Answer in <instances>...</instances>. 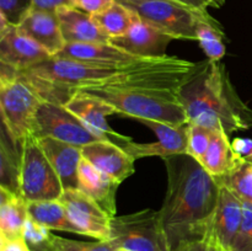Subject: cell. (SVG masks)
Returning a JSON list of instances; mask_svg holds the SVG:
<instances>
[{
    "label": "cell",
    "instance_id": "1",
    "mask_svg": "<svg viewBox=\"0 0 252 251\" xmlns=\"http://www.w3.org/2000/svg\"><path fill=\"white\" fill-rule=\"evenodd\" d=\"M164 161L167 189L159 216L172 251L182 244L212 236L220 184L189 154Z\"/></svg>",
    "mask_w": 252,
    "mask_h": 251
},
{
    "label": "cell",
    "instance_id": "2",
    "mask_svg": "<svg viewBox=\"0 0 252 251\" xmlns=\"http://www.w3.org/2000/svg\"><path fill=\"white\" fill-rule=\"evenodd\" d=\"M176 93L189 123L212 130L223 127L229 135L252 128V110L241 100L220 62L196 63Z\"/></svg>",
    "mask_w": 252,
    "mask_h": 251
},
{
    "label": "cell",
    "instance_id": "3",
    "mask_svg": "<svg viewBox=\"0 0 252 251\" xmlns=\"http://www.w3.org/2000/svg\"><path fill=\"white\" fill-rule=\"evenodd\" d=\"M78 91L106 101L123 117L147 118L174 126L189 123L185 108L177 97V90L85 88Z\"/></svg>",
    "mask_w": 252,
    "mask_h": 251
},
{
    "label": "cell",
    "instance_id": "4",
    "mask_svg": "<svg viewBox=\"0 0 252 251\" xmlns=\"http://www.w3.org/2000/svg\"><path fill=\"white\" fill-rule=\"evenodd\" d=\"M0 111L1 122L16 140L32 134L34 117L42 100L33 89L15 74L9 65L0 63Z\"/></svg>",
    "mask_w": 252,
    "mask_h": 251
},
{
    "label": "cell",
    "instance_id": "5",
    "mask_svg": "<svg viewBox=\"0 0 252 251\" xmlns=\"http://www.w3.org/2000/svg\"><path fill=\"white\" fill-rule=\"evenodd\" d=\"M110 241L127 251H170L159 211L143 209L111 218Z\"/></svg>",
    "mask_w": 252,
    "mask_h": 251
},
{
    "label": "cell",
    "instance_id": "6",
    "mask_svg": "<svg viewBox=\"0 0 252 251\" xmlns=\"http://www.w3.org/2000/svg\"><path fill=\"white\" fill-rule=\"evenodd\" d=\"M64 188L38 139L29 135L22 140L20 193L27 202L59 199Z\"/></svg>",
    "mask_w": 252,
    "mask_h": 251
},
{
    "label": "cell",
    "instance_id": "7",
    "mask_svg": "<svg viewBox=\"0 0 252 251\" xmlns=\"http://www.w3.org/2000/svg\"><path fill=\"white\" fill-rule=\"evenodd\" d=\"M127 6L140 19L174 39L197 41L198 24L202 20L212 19L207 10L193 9L174 0H145L139 4H128Z\"/></svg>",
    "mask_w": 252,
    "mask_h": 251
},
{
    "label": "cell",
    "instance_id": "8",
    "mask_svg": "<svg viewBox=\"0 0 252 251\" xmlns=\"http://www.w3.org/2000/svg\"><path fill=\"white\" fill-rule=\"evenodd\" d=\"M32 135L36 138L51 137L80 148L108 139L94 132L64 105L48 101H42L37 110Z\"/></svg>",
    "mask_w": 252,
    "mask_h": 251
},
{
    "label": "cell",
    "instance_id": "9",
    "mask_svg": "<svg viewBox=\"0 0 252 251\" xmlns=\"http://www.w3.org/2000/svg\"><path fill=\"white\" fill-rule=\"evenodd\" d=\"M138 122L147 126L157 134L158 140L153 143H135L133 139L120 143L121 147L134 160L143 157H159L167 159L179 154H187L189 123L181 126L169 125L147 118H138Z\"/></svg>",
    "mask_w": 252,
    "mask_h": 251
},
{
    "label": "cell",
    "instance_id": "10",
    "mask_svg": "<svg viewBox=\"0 0 252 251\" xmlns=\"http://www.w3.org/2000/svg\"><path fill=\"white\" fill-rule=\"evenodd\" d=\"M70 220L85 236L100 241L110 240L111 217L80 188L64 189L59 198Z\"/></svg>",
    "mask_w": 252,
    "mask_h": 251
},
{
    "label": "cell",
    "instance_id": "11",
    "mask_svg": "<svg viewBox=\"0 0 252 251\" xmlns=\"http://www.w3.org/2000/svg\"><path fill=\"white\" fill-rule=\"evenodd\" d=\"M172 39L171 36L139 17L125 34L110 38V43L138 58H155L166 56V48Z\"/></svg>",
    "mask_w": 252,
    "mask_h": 251
},
{
    "label": "cell",
    "instance_id": "12",
    "mask_svg": "<svg viewBox=\"0 0 252 251\" xmlns=\"http://www.w3.org/2000/svg\"><path fill=\"white\" fill-rule=\"evenodd\" d=\"M51 54L22 33L16 26L0 30V63L15 70H25L49 58Z\"/></svg>",
    "mask_w": 252,
    "mask_h": 251
},
{
    "label": "cell",
    "instance_id": "13",
    "mask_svg": "<svg viewBox=\"0 0 252 251\" xmlns=\"http://www.w3.org/2000/svg\"><path fill=\"white\" fill-rule=\"evenodd\" d=\"M83 157L93 166L122 184L134 172L135 160L113 140H98L81 148Z\"/></svg>",
    "mask_w": 252,
    "mask_h": 251
},
{
    "label": "cell",
    "instance_id": "14",
    "mask_svg": "<svg viewBox=\"0 0 252 251\" xmlns=\"http://www.w3.org/2000/svg\"><path fill=\"white\" fill-rule=\"evenodd\" d=\"M243 219V201L220 185L218 204L212 225V239L220 251H230Z\"/></svg>",
    "mask_w": 252,
    "mask_h": 251
},
{
    "label": "cell",
    "instance_id": "15",
    "mask_svg": "<svg viewBox=\"0 0 252 251\" xmlns=\"http://www.w3.org/2000/svg\"><path fill=\"white\" fill-rule=\"evenodd\" d=\"M64 106L70 112H73L76 117L80 118L94 132L98 133L100 135H103L108 139L115 138L118 142L117 144L132 139V138L120 134L110 127L106 118L110 115H115L116 110L112 105L101 100V98L88 95L83 91H76L73 97Z\"/></svg>",
    "mask_w": 252,
    "mask_h": 251
},
{
    "label": "cell",
    "instance_id": "16",
    "mask_svg": "<svg viewBox=\"0 0 252 251\" xmlns=\"http://www.w3.org/2000/svg\"><path fill=\"white\" fill-rule=\"evenodd\" d=\"M44 154L61 179L64 189L79 188L78 172L83 160L80 147L61 142L51 137L37 138Z\"/></svg>",
    "mask_w": 252,
    "mask_h": 251
},
{
    "label": "cell",
    "instance_id": "17",
    "mask_svg": "<svg viewBox=\"0 0 252 251\" xmlns=\"http://www.w3.org/2000/svg\"><path fill=\"white\" fill-rule=\"evenodd\" d=\"M19 30L46 49L51 57L57 56L66 44L57 12L33 9Z\"/></svg>",
    "mask_w": 252,
    "mask_h": 251
},
{
    "label": "cell",
    "instance_id": "18",
    "mask_svg": "<svg viewBox=\"0 0 252 251\" xmlns=\"http://www.w3.org/2000/svg\"><path fill=\"white\" fill-rule=\"evenodd\" d=\"M79 188L90 196L108 216H117L116 196L120 182L90 164L83 157L78 172Z\"/></svg>",
    "mask_w": 252,
    "mask_h": 251
},
{
    "label": "cell",
    "instance_id": "19",
    "mask_svg": "<svg viewBox=\"0 0 252 251\" xmlns=\"http://www.w3.org/2000/svg\"><path fill=\"white\" fill-rule=\"evenodd\" d=\"M54 57L73 59V61L95 64V65H123L140 59L117 48L110 42L66 43L64 48Z\"/></svg>",
    "mask_w": 252,
    "mask_h": 251
},
{
    "label": "cell",
    "instance_id": "20",
    "mask_svg": "<svg viewBox=\"0 0 252 251\" xmlns=\"http://www.w3.org/2000/svg\"><path fill=\"white\" fill-rule=\"evenodd\" d=\"M62 33L66 43H95L110 42V37L101 30L93 15L73 6L57 10Z\"/></svg>",
    "mask_w": 252,
    "mask_h": 251
},
{
    "label": "cell",
    "instance_id": "21",
    "mask_svg": "<svg viewBox=\"0 0 252 251\" xmlns=\"http://www.w3.org/2000/svg\"><path fill=\"white\" fill-rule=\"evenodd\" d=\"M29 217V202L20 193L0 187V239L24 238V228Z\"/></svg>",
    "mask_w": 252,
    "mask_h": 251
},
{
    "label": "cell",
    "instance_id": "22",
    "mask_svg": "<svg viewBox=\"0 0 252 251\" xmlns=\"http://www.w3.org/2000/svg\"><path fill=\"white\" fill-rule=\"evenodd\" d=\"M22 160V140L11 137L5 126L0 135V187L20 193V171ZM21 194V193H20Z\"/></svg>",
    "mask_w": 252,
    "mask_h": 251
},
{
    "label": "cell",
    "instance_id": "23",
    "mask_svg": "<svg viewBox=\"0 0 252 251\" xmlns=\"http://www.w3.org/2000/svg\"><path fill=\"white\" fill-rule=\"evenodd\" d=\"M239 157L240 155L234 152L231 142L229 140V134L223 127H220L213 130L211 145L201 164L212 176L219 179L233 167Z\"/></svg>",
    "mask_w": 252,
    "mask_h": 251
},
{
    "label": "cell",
    "instance_id": "24",
    "mask_svg": "<svg viewBox=\"0 0 252 251\" xmlns=\"http://www.w3.org/2000/svg\"><path fill=\"white\" fill-rule=\"evenodd\" d=\"M29 214L32 219L48 228L49 230H61L83 235L78 226L70 220L65 207L61 199L30 202Z\"/></svg>",
    "mask_w": 252,
    "mask_h": 251
},
{
    "label": "cell",
    "instance_id": "25",
    "mask_svg": "<svg viewBox=\"0 0 252 251\" xmlns=\"http://www.w3.org/2000/svg\"><path fill=\"white\" fill-rule=\"evenodd\" d=\"M93 17L110 38L125 34L139 20L130 7L118 1L113 2L105 11L93 15Z\"/></svg>",
    "mask_w": 252,
    "mask_h": 251
},
{
    "label": "cell",
    "instance_id": "26",
    "mask_svg": "<svg viewBox=\"0 0 252 251\" xmlns=\"http://www.w3.org/2000/svg\"><path fill=\"white\" fill-rule=\"evenodd\" d=\"M218 182L228 187L243 202L252 203V161L239 157L235 164Z\"/></svg>",
    "mask_w": 252,
    "mask_h": 251
},
{
    "label": "cell",
    "instance_id": "27",
    "mask_svg": "<svg viewBox=\"0 0 252 251\" xmlns=\"http://www.w3.org/2000/svg\"><path fill=\"white\" fill-rule=\"evenodd\" d=\"M197 41L203 49L207 59L214 62H220L225 56V44H224V34L221 25L216 19L202 20L197 26Z\"/></svg>",
    "mask_w": 252,
    "mask_h": 251
},
{
    "label": "cell",
    "instance_id": "28",
    "mask_svg": "<svg viewBox=\"0 0 252 251\" xmlns=\"http://www.w3.org/2000/svg\"><path fill=\"white\" fill-rule=\"evenodd\" d=\"M48 244L54 251H115L110 241H95V243H85L76 241L71 239H65L63 236L54 235L51 233Z\"/></svg>",
    "mask_w": 252,
    "mask_h": 251
},
{
    "label": "cell",
    "instance_id": "29",
    "mask_svg": "<svg viewBox=\"0 0 252 251\" xmlns=\"http://www.w3.org/2000/svg\"><path fill=\"white\" fill-rule=\"evenodd\" d=\"M213 130L199 125L189 123V144H187V154L201 162L204 154L211 145Z\"/></svg>",
    "mask_w": 252,
    "mask_h": 251
},
{
    "label": "cell",
    "instance_id": "30",
    "mask_svg": "<svg viewBox=\"0 0 252 251\" xmlns=\"http://www.w3.org/2000/svg\"><path fill=\"white\" fill-rule=\"evenodd\" d=\"M32 10V0H0V16L11 26L19 27Z\"/></svg>",
    "mask_w": 252,
    "mask_h": 251
},
{
    "label": "cell",
    "instance_id": "31",
    "mask_svg": "<svg viewBox=\"0 0 252 251\" xmlns=\"http://www.w3.org/2000/svg\"><path fill=\"white\" fill-rule=\"evenodd\" d=\"M230 251H252V203L243 202V219Z\"/></svg>",
    "mask_w": 252,
    "mask_h": 251
},
{
    "label": "cell",
    "instance_id": "32",
    "mask_svg": "<svg viewBox=\"0 0 252 251\" xmlns=\"http://www.w3.org/2000/svg\"><path fill=\"white\" fill-rule=\"evenodd\" d=\"M49 235H51V230L48 228L29 217L24 228V239L30 246H36L47 243Z\"/></svg>",
    "mask_w": 252,
    "mask_h": 251
},
{
    "label": "cell",
    "instance_id": "33",
    "mask_svg": "<svg viewBox=\"0 0 252 251\" xmlns=\"http://www.w3.org/2000/svg\"><path fill=\"white\" fill-rule=\"evenodd\" d=\"M116 0H70L73 7L90 15L100 14L115 2Z\"/></svg>",
    "mask_w": 252,
    "mask_h": 251
},
{
    "label": "cell",
    "instance_id": "34",
    "mask_svg": "<svg viewBox=\"0 0 252 251\" xmlns=\"http://www.w3.org/2000/svg\"><path fill=\"white\" fill-rule=\"evenodd\" d=\"M172 251H218V248L214 244L212 236H209V238L202 239V240L182 244Z\"/></svg>",
    "mask_w": 252,
    "mask_h": 251
},
{
    "label": "cell",
    "instance_id": "35",
    "mask_svg": "<svg viewBox=\"0 0 252 251\" xmlns=\"http://www.w3.org/2000/svg\"><path fill=\"white\" fill-rule=\"evenodd\" d=\"M32 1H33V9L53 12H57V10L63 6H71L70 0H32Z\"/></svg>",
    "mask_w": 252,
    "mask_h": 251
},
{
    "label": "cell",
    "instance_id": "36",
    "mask_svg": "<svg viewBox=\"0 0 252 251\" xmlns=\"http://www.w3.org/2000/svg\"><path fill=\"white\" fill-rule=\"evenodd\" d=\"M0 251H32L24 238L16 240H1L0 239Z\"/></svg>",
    "mask_w": 252,
    "mask_h": 251
},
{
    "label": "cell",
    "instance_id": "37",
    "mask_svg": "<svg viewBox=\"0 0 252 251\" xmlns=\"http://www.w3.org/2000/svg\"><path fill=\"white\" fill-rule=\"evenodd\" d=\"M231 145L234 152L243 157H246L252 152V139L248 138H235L231 142Z\"/></svg>",
    "mask_w": 252,
    "mask_h": 251
},
{
    "label": "cell",
    "instance_id": "38",
    "mask_svg": "<svg viewBox=\"0 0 252 251\" xmlns=\"http://www.w3.org/2000/svg\"><path fill=\"white\" fill-rule=\"evenodd\" d=\"M174 1L198 10H207L208 6H213L212 0H174Z\"/></svg>",
    "mask_w": 252,
    "mask_h": 251
},
{
    "label": "cell",
    "instance_id": "39",
    "mask_svg": "<svg viewBox=\"0 0 252 251\" xmlns=\"http://www.w3.org/2000/svg\"><path fill=\"white\" fill-rule=\"evenodd\" d=\"M32 249V251H54L53 249L49 246L48 241L44 244H41V245H36V246H30Z\"/></svg>",
    "mask_w": 252,
    "mask_h": 251
},
{
    "label": "cell",
    "instance_id": "40",
    "mask_svg": "<svg viewBox=\"0 0 252 251\" xmlns=\"http://www.w3.org/2000/svg\"><path fill=\"white\" fill-rule=\"evenodd\" d=\"M116 1L121 2V4H139V2L142 1H145V0H116Z\"/></svg>",
    "mask_w": 252,
    "mask_h": 251
},
{
    "label": "cell",
    "instance_id": "41",
    "mask_svg": "<svg viewBox=\"0 0 252 251\" xmlns=\"http://www.w3.org/2000/svg\"><path fill=\"white\" fill-rule=\"evenodd\" d=\"M212 2H213V7H220L225 2V0H212Z\"/></svg>",
    "mask_w": 252,
    "mask_h": 251
},
{
    "label": "cell",
    "instance_id": "42",
    "mask_svg": "<svg viewBox=\"0 0 252 251\" xmlns=\"http://www.w3.org/2000/svg\"><path fill=\"white\" fill-rule=\"evenodd\" d=\"M246 159H248V160H250V161H252V152L250 153V154L248 155V157H246Z\"/></svg>",
    "mask_w": 252,
    "mask_h": 251
},
{
    "label": "cell",
    "instance_id": "43",
    "mask_svg": "<svg viewBox=\"0 0 252 251\" xmlns=\"http://www.w3.org/2000/svg\"><path fill=\"white\" fill-rule=\"evenodd\" d=\"M115 251H127V250H123V249H117V250H115Z\"/></svg>",
    "mask_w": 252,
    "mask_h": 251
},
{
    "label": "cell",
    "instance_id": "44",
    "mask_svg": "<svg viewBox=\"0 0 252 251\" xmlns=\"http://www.w3.org/2000/svg\"><path fill=\"white\" fill-rule=\"evenodd\" d=\"M218 251H220V250H218Z\"/></svg>",
    "mask_w": 252,
    "mask_h": 251
},
{
    "label": "cell",
    "instance_id": "45",
    "mask_svg": "<svg viewBox=\"0 0 252 251\" xmlns=\"http://www.w3.org/2000/svg\"><path fill=\"white\" fill-rule=\"evenodd\" d=\"M212 4H213V2H212Z\"/></svg>",
    "mask_w": 252,
    "mask_h": 251
}]
</instances>
